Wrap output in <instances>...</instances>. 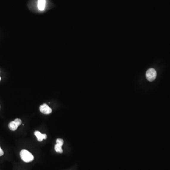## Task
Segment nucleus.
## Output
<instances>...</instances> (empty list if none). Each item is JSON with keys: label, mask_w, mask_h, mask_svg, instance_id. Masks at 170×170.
Instances as JSON below:
<instances>
[{"label": "nucleus", "mask_w": 170, "mask_h": 170, "mask_svg": "<svg viewBox=\"0 0 170 170\" xmlns=\"http://www.w3.org/2000/svg\"><path fill=\"white\" fill-rule=\"evenodd\" d=\"M34 134L37 137V140L39 142L42 141L43 139H46L47 138L46 134H42L38 131H35L34 132Z\"/></svg>", "instance_id": "obj_5"}, {"label": "nucleus", "mask_w": 170, "mask_h": 170, "mask_svg": "<svg viewBox=\"0 0 170 170\" xmlns=\"http://www.w3.org/2000/svg\"><path fill=\"white\" fill-rule=\"evenodd\" d=\"M55 150L56 151V152L57 153L62 154L63 152V150L62 149V146L56 144L55 146Z\"/></svg>", "instance_id": "obj_7"}, {"label": "nucleus", "mask_w": 170, "mask_h": 170, "mask_svg": "<svg viewBox=\"0 0 170 170\" xmlns=\"http://www.w3.org/2000/svg\"><path fill=\"white\" fill-rule=\"evenodd\" d=\"M4 151L2 150V149H1V147L0 146V157L2 156V155H4Z\"/></svg>", "instance_id": "obj_9"}, {"label": "nucleus", "mask_w": 170, "mask_h": 170, "mask_svg": "<svg viewBox=\"0 0 170 170\" xmlns=\"http://www.w3.org/2000/svg\"><path fill=\"white\" fill-rule=\"evenodd\" d=\"M46 5V0H38V9L41 11L45 9Z\"/></svg>", "instance_id": "obj_6"}, {"label": "nucleus", "mask_w": 170, "mask_h": 170, "mask_svg": "<svg viewBox=\"0 0 170 170\" xmlns=\"http://www.w3.org/2000/svg\"><path fill=\"white\" fill-rule=\"evenodd\" d=\"M20 156L22 160L26 163L31 162L34 158L33 155L26 150H22L20 152Z\"/></svg>", "instance_id": "obj_1"}, {"label": "nucleus", "mask_w": 170, "mask_h": 170, "mask_svg": "<svg viewBox=\"0 0 170 170\" xmlns=\"http://www.w3.org/2000/svg\"><path fill=\"white\" fill-rule=\"evenodd\" d=\"M146 78L149 81H153L156 79L157 77V72L154 68H149L147 70L146 72Z\"/></svg>", "instance_id": "obj_2"}, {"label": "nucleus", "mask_w": 170, "mask_h": 170, "mask_svg": "<svg viewBox=\"0 0 170 170\" xmlns=\"http://www.w3.org/2000/svg\"><path fill=\"white\" fill-rule=\"evenodd\" d=\"M39 110L42 113L45 114H50L52 111L51 108L46 104L41 105L39 107Z\"/></svg>", "instance_id": "obj_4"}, {"label": "nucleus", "mask_w": 170, "mask_h": 170, "mask_svg": "<svg viewBox=\"0 0 170 170\" xmlns=\"http://www.w3.org/2000/svg\"><path fill=\"white\" fill-rule=\"evenodd\" d=\"M1 78L0 77V81H1Z\"/></svg>", "instance_id": "obj_10"}, {"label": "nucleus", "mask_w": 170, "mask_h": 170, "mask_svg": "<svg viewBox=\"0 0 170 170\" xmlns=\"http://www.w3.org/2000/svg\"><path fill=\"white\" fill-rule=\"evenodd\" d=\"M56 144L61 145L63 146V145L64 144V141L62 138H58L56 139Z\"/></svg>", "instance_id": "obj_8"}, {"label": "nucleus", "mask_w": 170, "mask_h": 170, "mask_svg": "<svg viewBox=\"0 0 170 170\" xmlns=\"http://www.w3.org/2000/svg\"><path fill=\"white\" fill-rule=\"evenodd\" d=\"M21 120L20 119H15L14 121H11L9 124V128L12 131H15L19 126L21 124Z\"/></svg>", "instance_id": "obj_3"}]
</instances>
